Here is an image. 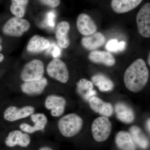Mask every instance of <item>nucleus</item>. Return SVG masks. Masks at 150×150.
<instances>
[{"label": "nucleus", "mask_w": 150, "mask_h": 150, "mask_svg": "<svg viewBox=\"0 0 150 150\" xmlns=\"http://www.w3.org/2000/svg\"><path fill=\"white\" fill-rule=\"evenodd\" d=\"M149 76L146 62L143 59H137L128 67L124 73V84L130 91L138 92L147 83Z\"/></svg>", "instance_id": "f257e3e1"}, {"label": "nucleus", "mask_w": 150, "mask_h": 150, "mask_svg": "<svg viewBox=\"0 0 150 150\" xmlns=\"http://www.w3.org/2000/svg\"><path fill=\"white\" fill-rule=\"evenodd\" d=\"M83 126L82 119L76 113H72L63 116L58 123V129L63 137L72 138L79 133Z\"/></svg>", "instance_id": "f03ea898"}, {"label": "nucleus", "mask_w": 150, "mask_h": 150, "mask_svg": "<svg viewBox=\"0 0 150 150\" xmlns=\"http://www.w3.org/2000/svg\"><path fill=\"white\" fill-rule=\"evenodd\" d=\"M4 142L9 149H26L31 146L32 139L30 134L21 130H15L8 133Z\"/></svg>", "instance_id": "7ed1b4c3"}, {"label": "nucleus", "mask_w": 150, "mask_h": 150, "mask_svg": "<svg viewBox=\"0 0 150 150\" xmlns=\"http://www.w3.org/2000/svg\"><path fill=\"white\" fill-rule=\"evenodd\" d=\"M112 123L108 117L100 116L96 118L91 126V132L94 139L97 142L106 141L111 134Z\"/></svg>", "instance_id": "20e7f679"}, {"label": "nucleus", "mask_w": 150, "mask_h": 150, "mask_svg": "<svg viewBox=\"0 0 150 150\" xmlns=\"http://www.w3.org/2000/svg\"><path fill=\"white\" fill-rule=\"evenodd\" d=\"M30 28V23L25 19L14 17L9 19L3 28L4 34L12 37H21Z\"/></svg>", "instance_id": "39448f33"}, {"label": "nucleus", "mask_w": 150, "mask_h": 150, "mask_svg": "<svg viewBox=\"0 0 150 150\" xmlns=\"http://www.w3.org/2000/svg\"><path fill=\"white\" fill-rule=\"evenodd\" d=\"M44 74V64L38 59H34L25 65L21 74V78L24 82L39 80Z\"/></svg>", "instance_id": "423d86ee"}, {"label": "nucleus", "mask_w": 150, "mask_h": 150, "mask_svg": "<svg viewBox=\"0 0 150 150\" xmlns=\"http://www.w3.org/2000/svg\"><path fill=\"white\" fill-rule=\"evenodd\" d=\"M46 71L50 77L62 83H66L69 78L67 65L60 59H55L51 61L47 66Z\"/></svg>", "instance_id": "0eeeda50"}, {"label": "nucleus", "mask_w": 150, "mask_h": 150, "mask_svg": "<svg viewBox=\"0 0 150 150\" xmlns=\"http://www.w3.org/2000/svg\"><path fill=\"white\" fill-rule=\"evenodd\" d=\"M138 32L143 37H150V4L142 6L136 16Z\"/></svg>", "instance_id": "6e6552de"}, {"label": "nucleus", "mask_w": 150, "mask_h": 150, "mask_svg": "<svg viewBox=\"0 0 150 150\" xmlns=\"http://www.w3.org/2000/svg\"><path fill=\"white\" fill-rule=\"evenodd\" d=\"M66 104L64 98L56 95H50L45 99V107L51 110V115L54 117H60L64 114Z\"/></svg>", "instance_id": "1a4fd4ad"}, {"label": "nucleus", "mask_w": 150, "mask_h": 150, "mask_svg": "<svg viewBox=\"0 0 150 150\" xmlns=\"http://www.w3.org/2000/svg\"><path fill=\"white\" fill-rule=\"evenodd\" d=\"M34 112L35 108L30 105H27L21 108L10 106L4 112V118L6 121L13 122L27 118L33 114Z\"/></svg>", "instance_id": "9d476101"}, {"label": "nucleus", "mask_w": 150, "mask_h": 150, "mask_svg": "<svg viewBox=\"0 0 150 150\" xmlns=\"http://www.w3.org/2000/svg\"><path fill=\"white\" fill-rule=\"evenodd\" d=\"M30 116L34 125L32 126L26 123H22L20 125L21 130L29 134H34L38 131H44L48 123L46 115L42 113H36Z\"/></svg>", "instance_id": "9b49d317"}, {"label": "nucleus", "mask_w": 150, "mask_h": 150, "mask_svg": "<svg viewBox=\"0 0 150 150\" xmlns=\"http://www.w3.org/2000/svg\"><path fill=\"white\" fill-rule=\"evenodd\" d=\"M76 26L81 34L84 36L96 32L97 26L91 17L86 13H81L76 19Z\"/></svg>", "instance_id": "f8f14e48"}, {"label": "nucleus", "mask_w": 150, "mask_h": 150, "mask_svg": "<svg viewBox=\"0 0 150 150\" xmlns=\"http://www.w3.org/2000/svg\"><path fill=\"white\" fill-rule=\"evenodd\" d=\"M48 84L47 79L43 77L39 80L24 82L21 88L22 91L25 94L36 96L42 94Z\"/></svg>", "instance_id": "ddd939ff"}, {"label": "nucleus", "mask_w": 150, "mask_h": 150, "mask_svg": "<svg viewBox=\"0 0 150 150\" xmlns=\"http://www.w3.org/2000/svg\"><path fill=\"white\" fill-rule=\"evenodd\" d=\"M91 108L102 116L110 117L112 115L113 108L109 103L104 102L97 97L93 96L88 100Z\"/></svg>", "instance_id": "4468645a"}, {"label": "nucleus", "mask_w": 150, "mask_h": 150, "mask_svg": "<svg viewBox=\"0 0 150 150\" xmlns=\"http://www.w3.org/2000/svg\"><path fill=\"white\" fill-rule=\"evenodd\" d=\"M115 110L117 118L123 123L130 124L135 120L134 110L127 103L123 102H118L115 104Z\"/></svg>", "instance_id": "2eb2a0df"}, {"label": "nucleus", "mask_w": 150, "mask_h": 150, "mask_svg": "<svg viewBox=\"0 0 150 150\" xmlns=\"http://www.w3.org/2000/svg\"><path fill=\"white\" fill-rule=\"evenodd\" d=\"M105 41L104 35L100 32H96L83 38L81 44L86 50L93 51L102 46Z\"/></svg>", "instance_id": "dca6fc26"}, {"label": "nucleus", "mask_w": 150, "mask_h": 150, "mask_svg": "<svg viewBox=\"0 0 150 150\" xmlns=\"http://www.w3.org/2000/svg\"><path fill=\"white\" fill-rule=\"evenodd\" d=\"M142 1L143 0H112L110 6L115 13H124L136 8Z\"/></svg>", "instance_id": "f3484780"}, {"label": "nucleus", "mask_w": 150, "mask_h": 150, "mask_svg": "<svg viewBox=\"0 0 150 150\" xmlns=\"http://www.w3.org/2000/svg\"><path fill=\"white\" fill-rule=\"evenodd\" d=\"M70 25L68 22L62 21L59 22L56 27V37L59 47L67 48L70 45V40L68 36Z\"/></svg>", "instance_id": "a211bd4d"}, {"label": "nucleus", "mask_w": 150, "mask_h": 150, "mask_svg": "<svg viewBox=\"0 0 150 150\" xmlns=\"http://www.w3.org/2000/svg\"><path fill=\"white\" fill-rule=\"evenodd\" d=\"M90 61L94 64H102L107 66L112 67L115 64V60L114 56L107 51H94L88 55Z\"/></svg>", "instance_id": "6ab92c4d"}, {"label": "nucleus", "mask_w": 150, "mask_h": 150, "mask_svg": "<svg viewBox=\"0 0 150 150\" xmlns=\"http://www.w3.org/2000/svg\"><path fill=\"white\" fill-rule=\"evenodd\" d=\"M50 43L48 39L39 35H33L28 44L27 50L33 54H38L47 50L50 47Z\"/></svg>", "instance_id": "aec40b11"}, {"label": "nucleus", "mask_w": 150, "mask_h": 150, "mask_svg": "<svg viewBox=\"0 0 150 150\" xmlns=\"http://www.w3.org/2000/svg\"><path fill=\"white\" fill-rule=\"evenodd\" d=\"M129 134L135 145L142 150H146L149 142L146 134L139 126H133L129 129Z\"/></svg>", "instance_id": "412c9836"}, {"label": "nucleus", "mask_w": 150, "mask_h": 150, "mask_svg": "<svg viewBox=\"0 0 150 150\" xmlns=\"http://www.w3.org/2000/svg\"><path fill=\"white\" fill-rule=\"evenodd\" d=\"M115 142L120 150H136V145L127 131H119L115 137Z\"/></svg>", "instance_id": "4be33fe9"}, {"label": "nucleus", "mask_w": 150, "mask_h": 150, "mask_svg": "<svg viewBox=\"0 0 150 150\" xmlns=\"http://www.w3.org/2000/svg\"><path fill=\"white\" fill-rule=\"evenodd\" d=\"M76 85L78 93L86 101L96 95V91L93 89V83L86 79H81L77 83Z\"/></svg>", "instance_id": "5701e85b"}, {"label": "nucleus", "mask_w": 150, "mask_h": 150, "mask_svg": "<svg viewBox=\"0 0 150 150\" xmlns=\"http://www.w3.org/2000/svg\"><path fill=\"white\" fill-rule=\"evenodd\" d=\"M91 80L93 83L97 86L101 91H111L114 87L113 82L103 74L94 75L91 78Z\"/></svg>", "instance_id": "b1692460"}, {"label": "nucleus", "mask_w": 150, "mask_h": 150, "mask_svg": "<svg viewBox=\"0 0 150 150\" xmlns=\"http://www.w3.org/2000/svg\"><path fill=\"white\" fill-rule=\"evenodd\" d=\"M11 13L16 17L22 18L25 15L29 0H11Z\"/></svg>", "instance_id": "393cba45"}, {"label": "nucleus", "mask_w": 150, "mask_h": 150, "mask_svg": "<svg viewBox=\"0 0 150 150\" xmlns=\"http://www.w3.org/2000/svg\"><path fill=\"white\" fill-rule=\"evenodd\" d=\"M126 42L124 41L118 42L117 39H112L108 42L105 48L110 52H118L123 51L126 48Z\"/></svg>", "instance_id": "a878e982"}, {"label": "nucleus", "mask_w": 150, "mask_h": 150, "mask_svg": "<svg viewBox=\"0 0 150 150\" xmlns=\"http://www.w3.org/2000/svg\"><path fill=\"white\" fill-rule=\"evenodd\" d=\"M43 4L51 8H54L57 7L61 4V0H39Z\"/></svg>", "instance_id": "bb28decb"}, {"label": "nucleus", "mask_w": 150, "mask_h": 150, "mask_svg": "<svg viewBox=\"0 0 150 150\" xmlns=\"http://www.w3.org/2000/svg\"><path fill=\"white\" fill-rule=\"evenodd\" d=\"M54 19H55L54 14L53 13H49L47 16V22L49 26L54 27L55 25Z\"/></svg>", "instance_id": "cd10ccee"}, {"label": "nucleus", "mask_w": 150, "mask_h": 150, "mask_svg": "<svg viewBox=\"0 0 150 150\" xmlns=\"http://www.w3.org/2000/svg\"><path fill=\"white\" fill-rule=\"evenodd\" d=\"M35 150H55L50 145L43 144L38 146Z\"/></svg>", "instance_id": "c85d7f7f"}, {"label": "nucleus", "mask_w": 150, "mask_h": 150, "mask_svg": "<svg viewBox=\"0 0 150 150\" xmlns=\"http://www.w3.org/2000/svg\"><path fill=\"white\" fill-rule=\"evenodd\" d=\"M53 55L54 57L55 58H58L61 55V50L58 46H54L53 51Z\"/></svg>", "instance_id": "c756f323"}, {"label": "nucleus", "mask_w": 150, "mask_h": 150, "mask_svg": "<svg viewBox=\"0 0 150 150\" xmlns=\"http://www.w3.org/2000/svg\"><path fill=\"white\" fill-rule=\"evenodd\" d=\"M150 118H149L147 121L146 123L147 129L148 131H149V132H150Z\"/></svg>", "instance_id": "7c9ffc66"}, {"label": "nucleus", "mask_w": 150, "mask_h": 150, "mask_svg": "<svg viewBox=\"0 0 150 150\" xmlns=\"http://www.w3.org/2000/svg\"><path fill=\"white\" fill-rule=\"evenodd\" d=\"M4 59V55L2 54H1V53H0V63L3 62Z\"/></svg>", "instance_id": "2f4dec72"}, {"label": "nucleus", "mask_w": 150, "mask_h": 150, "mask_svg": "<svg viewBox=\"0 0 150 150\" xmlns=\"http://www.w3.org/2000/svg\"><path fill=\"white\" fill-rule=\"evenodd\" d=\"M150 54H149V56H148V64H149V66L150 65Z\"/></svg>", "instance_id": "473e14b6"}, {"label": "nucleus", "mask_w": 150, "mask_h": 150, "mask_svg": "<svg viewBox=\"0 0 150 150\" xmlns=\"http://www.w3.org/2000/svg\"><path fill=\"white\" fill-rule=\"evenodd\" d=\"M2 50V46L0 44V52Z\"/></svg>", "instance_id": "72a5a7b5"}, {"label": "nucleus", "mask_w": 150, "mask_h": 150, "mask_svg": "<svg viewBox=\"0 0 150 150\" xmlns=\"http://www.w3.org/2000/svg\"><path fill=\"white\" fill-rule=\"evenodd\" d=\"M2 40L1 38L0 37V44H1V43Z\"/></svg>", "instance_id": "f704fd0d"}]
</instances>
